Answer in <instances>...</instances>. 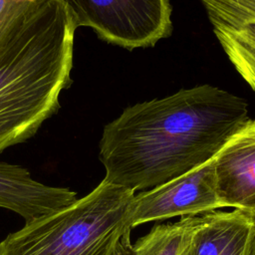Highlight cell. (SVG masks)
Segmentation results:
<instances>
[{
	"label": "cell",
	"instance_id": "6da1fadb",
	"mask_svg": "<svg viewBox=\"0 0 255 255\" xmlns=\"http://www.w3.org/2000/svg\"><path fill=\"white\" fill-rule=\"evenodd\" d=\"M248 120L244 99L207 84L130 106L104 128V179L132 191L160 185L214 158Z\"/></svg>",
	"mask_w": 255,
	"mask_h": 255
},
{
	"label": "cell",
	"instance_id": "7a4b0ae2",
	"mask_svg": "<svg viewBox=\"0 0 255 255\" xmlns=\"http://www.w3.org/2000/svg\"><path fill=\"white\" fill-rule=\"evenodd\" d=\"M77 26L60 0H20L0 30V153L33 136L71 85Z\"/></svg>",
	"mask_w": 255,
	"mask_h": 255
},
{
	"label": "cell",
	"instance_id": "3957f363",
	"mask_svg": "<svg viewBox=\"0 0 255 255\" xmlns=\"http://www.w3.org/2000/svg\"><path fill=\"white\" fill-rule=\"evenodd\" d=\"M134 195L103 179L87 195L10 233L0 255H128Z\"/></svg>",
	"mask_w": 255,
	"mask_h": 255
},
{
	"label": "cell",
	"instance_id": "277c9868",
	"mask_svg": "<svg viewBox=\"0 0 255 255\" xmlns=\"http://www.w3.org/2000/svg\"><path fill=\"white\" fill-rule=\"evenodd\" d=\"M77 28L128 50L153 47L172 32L169 0H60Z\"/></svg>",
	"mask_w": 255,
	"mask_h": 255
},
{
	"label": "cell",
	"instance_id": "5b68a950",
	"mask_svg": "<svg viewBox=\"0 0 255 255\" xmlns=\"http://www.w3.org/2000/svg\"><path fill=\"white\" fill-rule=\"evenodd\" d=\"M214 170V158L178 177L134 195L131 222L191 216L222 208Z\"/></svg>",
	"mask_w": 255,
	"mask_h": 255
},
{
	"label": "cell",
	"instance_id": "8992f818",
	"mask_svg": "<svg viewBox=\"0 0 255 255\" xmlns=\"http://www.w3.org/2000/svg\"><path fill=\"white\" fill-rule=\"evenodd\" d=\"M217 192L223 207L255 217V120L249 119L214 157Z\"/></svg>",
	"mask_w": 255,
	"mask_h": 255
},
{
	"label": "cell",
	"instance_id": "52a82bcc",
	"mask_svg": "<svg viewBox=\"0 0 255 255\" xmlns=\"http://www.w3.org/2000/svg\"><path fill=\"white\" fill-rule=\"evenodd\" d=\"M76 199L77 193L70 188L46 185L35 180L26 167L0 161V207L17 213L25 223Z\"/></svg>",
	"mask_w": 255,
	"mask_h": 255
},
{
	"label": "cell",
	"instance_id": "ba28073f",
	"mask_svg": "<svg viewBox=\"0 0 255 255\" xmlns=\"http://www.w3.org/2000/svg\"><path fill=\"white\" fill-rule=\"evenodd\" d=\"M255 217L239 209L211 211L201 216L193 234L191 255H250Z\"/></svg>",
	"mask_w": 255,
	"mask_h": 255
},
{
	"label": "cell",
	"instance_id": "9c48e42d",
	"mask_svg": "<svg viewBox=\"0 0 255 255\" xmlns=\"http://www.w3.org/2000/svg\"><path fill=\"white\" fill-rule=\"evenodd\" d=\"M201 216H183L179 221L154 226L130 246L128 255H182L189 247Z\"/></svg>",
	"mask_w": 255,
	"mask_h": 255
},
{
	"label": "cell",
	"instance_id": "30bf717a",
	"mask_svg": "<svg viewBox=\"0 0 255 255\" xmlns=\"http://www.w3.org/2000/svg\"><path fill=\"white\" fill-rule=\"evenodd\" d=\"M213 32L233 67L255 92V22L217 26Z\"/></svg>",
	"mask_w": 255,
	"mask_h": 255
},
{
	"label": "cell",
	"instance_id": "8fae6325",
	"mask_svg": "<svg viewBox=\"0 0 255 255\" xmlns=\"http://www.w3.org/2000/svg\"><path fill=\"white\" fill-rule=\"evenodd\" d=\"M213 27L255 22V0H200Z\"/></svg>",
	"mask_w": 255,
	"mask_h": 255
},
{
	"label": "cell",
	"instance_id": "7c38bea8",
	"mask_svg": "<svg viewBox=\"0 0 255 255\" xmlns=\"http://www.w3.org/2000/svg\"><path fill=\"white\" fill-rule=\"evenodd\" d=\"M20 0H0V30Z\"/></svg>",
	"mask_w": 255,
	"mask_h": 255
},
{
	"label": "cell",
	"instance_id": "4fadbf2b",
	"mask_svg": "<svg viewBox=\"0 0 255 255\" xmlns=\"http://www.w3.org/2000/svg\"><path fill=\"white\" fill-rule=\"evenodd\" d=\"M250 255H255V233H254V237H253V240H252Z\"/></svg>",
	"mask_w": 255,
	"mask_h": 255
},
{
	"label": "cell",
	"instance_id": "5bb4252c",
	"mask_svg": "<svg viewBox=\"0 0 255 255\" xmlns=\"http://www.w3.org/2000/svg\"><path fill=\"white\" fill-rule=\"evenodd\" d=\"M182 255H191V254H190V250H189V247L186 249V251H185V252H184Z\"/></svg>",
	"mask_w": 255,
	"mask_h": 255
}]
</instances>
